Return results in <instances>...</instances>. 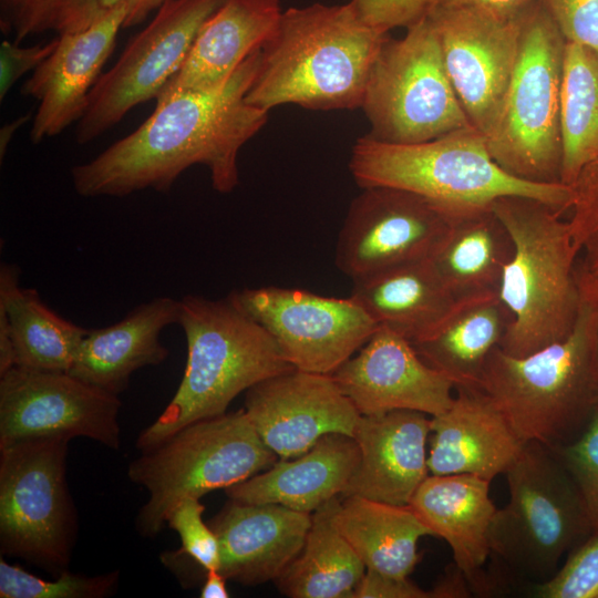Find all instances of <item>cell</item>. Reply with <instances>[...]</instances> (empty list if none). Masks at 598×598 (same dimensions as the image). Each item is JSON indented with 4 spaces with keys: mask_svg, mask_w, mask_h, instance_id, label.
Returning <instances> with one entry per match:
<instances>
[{
    "mask_svg": "<svg viewBox=\"0 0 598 598\" xmlns=\"http://www.w3.org/2000/svg\"><path fill=\"white\" fill-rule=\"evenodd\" d=\"M259 50L220 87L158 96L154 112L132 133L71 171L83 197H123L146 188L167 193L194 165L209 171L213 188L239 184L238 154L267 123L268 113L246 101Z\"/></svg>",
    "mask_w": 598,
    "mask_h": 598,
    "instance_id": "1",
    "label": "cell"
},
{
    "mask_svg": "<svg viewBox=\"0 0 598 598\" xmlns=\"http://www.w3.org/2000/svg\"><path fill=\"white\" fill-rule=\"evenodd\" d=\"M386 37L363 21L352 1L289 8L260 47L246 101L266 112L285 104L312 111L360 109Z\"/></svg>",
    "mask_w": 598,
    "mask_h": 598,
    "instance_id": "2",
    "label": "cell"
},
{
    "mask_svg": "<svg viewBox=\"0 0 598 598\" xmlns=\"http://www.w3.org/2000/svg\"><path fill=\"white\" fill-rule=\"evenodd\" d=\"M177 324L187 342L184 375L165 410L140 433L142 452L190 423L226 413L238 394L259 382L295 370L233 292L221 299L184 296Z\"/></svg>",
    "mask_w": 598,
    "mask_h": 598,
    "instance_id": "3",
    "label": "cell"
},
{
    "mask_svg": "<svg viewBox=\"0 0 598 598\" xmlns=\"http://www.w3.org/2000/svg\"><path fill=\"white\" fill-rule=\"evenodd\" d=\"M491 207L514 246L498 291L511 316L499 348L524 357L564 340L575 326L582 302L577 249L560 208L522 196L501 197Z\"/></svg>",
    "mask_w": 598,
    "mask_h": 598,
    "instance_id": "4",
    "label": "cell"
},
{
    "mask_svg": "<svg viewBox=\"0 0 598 598\" xmlns=\"http://www.w3.org/2000/svg\"><path fill=\"white\" fill-rule=\"evenodd\" d=\"M349 168L362 187L409 190L456 214L491 206L505 196L534 198L564 209L573 192L563 183H534L503 169L491 156L485 136L473 127L415 144H393L359 137Z\"/></svg>",
    "mask_w": 598,
    "mask_h": 598,
    "instance_id": "5",
    "label": "cell"
},
{
    "mask_svg": "<svg viewBox=\"0 0 598 598\" xmlns=\"http://www.w3.org/2000/svg\"><path fill=\"white\" fill-rule=\"evenodd\" d=\"M598 306L582 301L564 340L515 357L496 347L478 383L524 443L571 441L595 406Z\"/></svg>",
    "mask_w": 598,
    "mask_h": 598,
    "instance_id": "6",
    "label": "cell"
},
{
    "mask_svg": "<svg viewBox=\"0 0 598 598\" xmlns=\"http://www.w3.org/2000/svg\"><path fill=\"white\" fill-rule=\"evenodd\" d=\"M277 458L244 409L184 426L128 465V478L148 492L136 517L137 532L157 535L181 501L226 489L268 470Z\"/></svg>",
    "mask_w": 598,
    "mask_h": 598,
    "instance_id": "7",
    "label": "cell"
},
{
    "mask_svg": "<svg viewBox=\"0 0 598 598\" xmlns=\"http://www.w3.org/2000/svg\"><path fill=\"white\" fill-rule=\"evenodd\" d=\"M566 40L536 0L520 13V41L498 118L485 137L493 159L511 175L561 183L560 90Z\"/></svg>",
    "mask_w": 598,
    "mask_h": 598,
    "instance_id": "8",
    "label": "cell"
},
{
    "mask_svg": "<svg viewBox=\"0 0 598 598\" xmlns=\"http://www.w3.org/2000/svg\"><path fill=\"white\" fill-rule=\"evenodd\" d=\"M509 498L489 530L491 555L516 576L540 582L591 527L577 485L556 452L525 443L505 472Z\"/></svg>",
    "mask_w": 598,
    "mask_h": 598,
    "instance_id": "9",
    "label": "cell"
},
{
    "mask_svg": "<svg viewBox=\"0 0 598 598\" xmlns=\"http://www.w3.org/2000/svg\"><path fill=\"white\" fill-rule=\"evenodd\" d=\"M401 39L386 37L371 66L361 107L370 137L415 144L473 127L446 73L427 16ZM474 128V127H473Z\"/></svg>",
    "mask_w": 598,
    "mask_h": 598,
    "instance_id": "10",
    "label": "cell"
},
{
    "mask_svg": "<svg viewBox=\"0 0 598 598\" xmlns=\"http://www.w3.org/2000/svg\"><path fill=\"white\" fill-rule=\"evenodd\" d=\"M69 442L40 437L0 446L1 553L59 574L69 565L76 533L66 483Z\"/></svg>",
    "mask_w": 598,
    "mask_h": 598,
    "instance_id": "11",
    "label": "cell"
},
{
    "mask_svg": "<svg viewBox=\"0 0 598 598\" xmlns=\"http://www.w3.org/2000/svg\"><path fill=\"white\" fill-rule=\"evenodd\" d=\"M225 1H166L92 87L75 141L96 140L135 106L156 100L186 60L204 24Z\"/></svg>",
    "mask_w": 598,
    "mask_h": 598,
    "instance_id": "12",
    "label": "cell"
},
{
    "mask_svg": "<svg viewBox=\"0 0 598 598\" xmlns=\"http://www.w3.org/2000/svg\"><path fill=\"white\" fill-rule=\"evenodd\" d=\"M241 308L274 338L297 370L331 374L379 328L351 298L282 287L233 291Z\"/></svg>",
    "mask_w": 598,
    "mask_h": 598,
    "instance_id": "13",
    "label": "cell"
},
{
    "mask_svg": "<svg viewBox=\"0 0 598 598\" xmlns=\"http://www.w3.org/2000/svg\"><path fill=\"white\" fill-rule=\"evenodd\" d=\"M338 235L334 262L352 281L430 259L454 214L409 190L362 187Z\"/></svg>",
    "mask_w": 598,
    "mask_h": 598,
    "instance_id": "14",
    "label": "cell"
},
{
    "mask_svg": "<svg viewBox=\"0 0 598 598\" xmlns=\"http://www.w3.org/2000/svg\"><path fill=\"white\" fill-rule=\"evenodd\" d=\"M118 395L69 372L13 367L0 375V446L40 437H86L121 447Z\"/></svg>",
    "mask_w": 598,
    "mask_h": 598,
    "instance_id": "15",
    "label": "cell"
},
{
    "mask_svg": "<svg viewBox=\"0 0 598 598\" xmlns=\"http://www.w3.org/2000/svg\"><path fill=\"white\" fill-rule=\"evenodd\" d=\"M520 13L473 7H434L426 13L455 94L471 125L485 137L498 118L515 70Z\"/></svg>",
    "mask_w": 598,
    "mask_h": 598,
    "instance_id": "16",
    "label": "cell"
},
{
    "mask_svg": "<svg viewBox=\"0 0 598 598\" xmlns=\"http://www.w3.org/2000/svg\"><path fill=\"white\" fill-rule=\"evenodd\" d=\"M244 410L279 458L306 453L326 434L353 436L361 415L331 374L297 369L248 389Z\"/></svg>",
    "mask_w": 598,
    "mask_h": 598,
    "instance_id": "17",
    "label": "cell"
},
{
    "mask_svg": "<svg viewBox=\"0 0 598 598\" xmlns=\"http://www.w3.org/2000/svg\"><path fill=\"white\" fill-rule=\"evenodd\" d=\"M331 377L361 415L412 410L435 416L454 399L455 382L382 326Z\"/></svg>",
    "mask_w": 598,
    "mask_h": 598,
    "instance_id": "18",
    "label": "cell"
},
{
    "mask_svg": "<svg viewBox=\"0 0 598 598\" xmlns=\"http://www.w3.org/2000/svg\"><path fill=\"white\" fill-rule=\"evenodd\" d=\"M125 17L120 6L83 30L58 34L54 50L21 86V94L39 102L29 134L33 144L81 120Z\"/></svg>",
    "mask_w": 598,
    "mask_h": 598,
    "instance_id": "19",
    "label": "cell"
},
{
    "mask_svg": "<svg viewBox=\"0 0 598 598\" xmlns=\"http://www.w3.org/2000/svg\"><path fill=\"white\" fill-rule=\"evenodd\" d=\"M430 415L412 410L360 415L353 439L360 460L341 497L409 505L429 476Z\"/></svg>",
    "mask_w": 598,
    "mask_h": 598,
    "instance_id": "20",
    "label": "cell"
},
{
    "mask_svg": "<svg viewBox=\"0 0 598 598\" xmlns=\"http://www.w3.org/2000/svg\"><path fill=\"white\" fill-rule=\"evenodd\" d=\"M312 514L279 504L230 499L208 523L219 542V569L244 586L275 580L301 551Z\"/></svg>",
    "mask_w": 598,
    "mask_h": 598,
    "instance_id": "21",
    "label": "cell"
},
{
    "mask_svg": "<svg viewBox=\"0 0 598 598\" xmlns=\"http://www.w3.org/2000/svg\"><path fill=\"white\" fill-rule=\"evenodd\" d=\"M450 408L431 417V475L468 474L492 482L522 452L506 417L478 386L456 385Z\"/></svg>",
    "mask_w": 598,
    "mask_h": 598,
    "instance_id": "22",
    "label": "cell"
},
{
    "mask_svg": "<svg viewBox=\"0 0 598 598\" xmlns=\"http://www.w3.org/2000/svg\"><path fill=\"white\" fill-rule=\"evenodd\" d=\"M178 320V300L157 297L132 309L118 322L87 329L69 373L120 395L138 369L158 365L168 357L161 332Z\"/></svg>",
    "mask_w": 598,
    "mask_h": 598,
    "instance_id": "23",
    "label": "cell"
},
{
    "mask_svg": "<svg viewBox=\"0 0 598 598\" xmlns=\"http://www.w3.org/2000/svg\"><path fill=\"white\" fill-rule=\"evenodd\" d=\"M360 460L352 436L323 435L306 453L280 458L268 470L225 489L229 499L248 504H279L312 514L342 495Z\"/></svg>",
    "mask_w": 598,
    "mask_h": 598,
    "instance_id": "24",
    "label": "cell"
},
{
    "mask_svg": "<svg viewBox=\"0 0 598 598\" xmlns=\"http://www.w3.org/2000/svg\"><path fill=\"white\" fill-rule=\"evenodd\" d=\"M281 13L279 0H226L204 24L186 60L158 96L223 86L262 45Z\"/></svg>",
    "mask_w": 598,
    "mask_h": 598,
    "instance_id": "25",
    "label": "cell"
},
{
    "mask_svg": "<svg viewBox=\"0 0 598 598\" xmlns=\"http://www.w3.org/2000/svg\"><path fill=\"white\" fill-rule=\"evenodd\" d=\"M352 283L350 298L378 326L389 328L412 344L430 338L470 302L452 292L431 259L403 264Z\"/></svg>",
    "mask_w": 598,
    "mask_h": 598,
    "instance_id": "26",
    "label": "cell"
},
{
    "mask_svg": "<svg viewBox=\"0 0 598 598\" xmlns=\"http://www.w3.org/2000/svg\"><path fill=\"white\" fill-rule=\"evenodd\" d=\"M491 482L468 474L429 475L409 505L450 546L455 566L468 581L491 556L489 530L496 507Z\"/></svg>",
    "mask_w": 598,
    "mask_h": 598,
    "instance_id": "27",
    "label": "cell"
},
{
    "mask_svg": "<svg viewBox=\"0 0 598 598\" xmlns=\"http://www.w3.org/2000/svg\"><path fill=\"white\" fill-rule=\"evenodd\" d=\"M512 238L491 206L454 214L450 229L430 258L461 300L498 297L502 275L513 256Z\"/></svg>",
    "mask_w": 598,
    "mask_h": 598,
    "instance_id": "28",
    "label": "cell"
},
{
    "mask_svg": "<svg viewBox=\"0 0 598 598\" xmlns=\"http://www.w3.org/2000/svg\"><path fill=\"white\" fill-rule=\"evenodd\" d=\"M16 264L0 266V311L6 315L14 367L69 372L87 329L51 310L33 288L19 285Z\"/></svg>",
    "mask_w": 598,
    "mask_h": 598,
    "instance_id": "29",
    "label": "cell"
},
{
    "mask_svg": "<svg viewBox=\"0 0 598 598\" xmlns=\"http://www.w3.org/2000/svg\"><path fill=\"white\" fill-rule=\"evenodd\" d=\"M333 519L367 569L396 577H409L420 538L433 535L410 505L363 497H341Z\"/></svg>",
    "mask_w": 598,
    "mask_h": 598,
    "instance_id": "30",
    "label": "cell"
},
{
    "mask_svg": "<svg viewBox=\"0 0 598 598\" xmlns=\"http://www.w3.org/2000/svg\"><path fill=\"white\" fill-rule=\"evenodd\" d=\"M337 496L312 513L305 545L274 580L290 598H351L367 567L334 525Z\"/></svg>",
    "mask_w": 598,
    "mask_h": 598,
    "instance_id": "31",
    "label": "cell"
},
{
    "mask_svg": "<svg viewBox=\"0 0 598 598\" xmlns=\"http://www.w3.org/2000/svg\"><path fill=\"white\" fill-rule=\"evenodd\" d=\"M511 316L498 297L466 302L430 338L414 343L419 355L456 385L477 386L491 352L499 347Z\"/></svg>",
    "mask_w": 598,
    "mask_h": 598,
    "instance_id": "32",
    "label": "cell"
},
{
    "mask_svg": "<svg viewBox=\"0 0 598 598\" xmlns=\"http://www.w3.org/2000/svg\"><path fill=\"white\" fill-rule=\"evenodd\" d=\"M561 183L598 159V54L566 42L560 90Z\"/></svg>",
    "mask_w": 598,
    "mask_h": 598,
    "instance_id": "33",
    "label": "cell"
},
{
    "mask_svg": "<svg viewBox=\"0 0 598 598\" xmlns=\"http://www.w3.org/2000/svg\"><path fill=\"white\" fill-rule=\"evenodd\" d=\"M1 30L13 41L55 31L75 32L91 25L92 0H0Z\"/></svg>",
    "mask_w": 598,
    "mask_h": 598,
    "instance_id": "34",
    "label": "cell"
},
{
    "mask_svg": "<svg viewBox=\"0 0 598 598\" xmlns=\"http://www.w3.org/2000/svg\"><path fill=\"white\" fill-rule=\"evenodd\" d=\"M118 571L97 576L73 574L66 569L59 578L45 580L17 565L0 559L1 598H102L115 589Z\"/></svg>",
    "mask_w": 598,
    "mask_h": 598,
    "instance_id": "35",
    "label": "cell"
},
{
    "mask_svg": "<svg viewBox=\"0 0 598 598\" xmlns=\"http://www.w3.org/2000/svg\"><path fill=\"white\" fill-rule=\"evenodd\" d=\"M539 598H598V534L591 533L568 555L561 568L533 589Z\"/></svg>",
    "mask_w": 598,
    "mask_h": 598,
    "instance_id": "36",
    "label": "cell"
},
{
    "mask_svg": "<svg viewBox=\"0 0 598 598\" xmlns=\"http://www.w3.org/2000/svg\"><path fill=\"white\" fill-rule=\"evenodd\" d=\"M553 450L574 478L591 530L598 534V408L578 437Z\"/></svg>",
    "mask_w": 598,
    "mask_h": 598,
    "instance_id": "37",
    "label": "cell"
},
{
    "mask_svg": "<svg viewBox=\"0 0 598 598\" xmlns=\"http://www.w3.org/2000/svg\"><path fill=\"white\" fill-rule=\"evenodd\" d=\"M204 505L199 498H185L169 513L166 524L181 539L179 554L189 558L205 573L219 569V542L203 520Z\"/></svg>",
    "mask_w": 598,
    "mask_h": 598,
    "instance_id": "38",
    "label": "cell"
},
{
    "mask_svg": "<svg viewBox=\"0 0 598 598\" xmlns=\"http://www.w3.org/2000/svg\"><path fill=\"white\" fill-rule=\"evenodd\" d=\"M549 13L566 42L586 47L598 54V0H538Z\"/></svg>",
    "mask_w": 598,
    "mask_h": 598,
    "instance_id": "39",
    "label": "cell"
},
{
    "mask_svg": "<svg viewBox=\"0 0 598 598\" xmlns=\"http://www.w3.org/2000/svg\"><path fill=\"white\" fill-rule=\"evenodd\" d=\"M360 17L372 28L389 33L409 28L426 16L431 0H351Z\"/></svg>",
    "mask_w": 598,
    "mask_h": 598,
    "instance_id": "40",
    "label": "cell"
},
{
    "mask_svg": "<svg viewBox=\"0 0 598 598\" xmlns=\"http://www.w3.org/2000/svg\"><path fill=\"white\" fill-rule=\"evenodd\" d=\"M58 39L47 43L20 47L16 41L4 40L0 45V101L7 96L18 80L34 71L54 50Z\"/></svg>",
    "mask_w": 598,
    "mask_h": 598,
    "instance_id": "41",
    "label": "cell"
},
{
    "mask_svg": "<svg viewBox=\"0 0 598 598\" xmlns=\"http://www.w3.org/2000/svg\"><path fill=\"white\" fill-rule=\"evenodd\" d=\"M351 598H431V592L420 588L409 577L367 569Z\"/></svg>",
    "mask_w": 598,
    "mask_h": 598,
    "instance_id": "42",
    "label": "cell"
},
{
    "mask_svg": "<svg viewBox=\"0 0 598 598\" xmlns=\"http://www.w3.org/2000/svg\"><path fill=\"white\" fill-rule=\"evenodd\" d=\"M168 0H92L91 24L103 18L116 7L124 6L126 17L123 24L130 28L142 23L151 12L158 10Z\"/></svg>",
    "mask_w": 598,
    "mask_h": 598,
    "instance_id": "43",
    "label": "cell"
},
{
    "mask_svg": "<svg viewBox=\"0 0 598 598\" xmlns=\"http://www.w3.org/2000/svg\"><path fill=\"white\" fill-rule=\"evenodd\" d=\"M536 0H431L430 8L473 7L502 14H518Z\"/></svg>",
    "mask_w": 598,
    "mask_h": 598,
    "instance_id": "44",
    "label": "cell"
},
{
    "mask_svg": "<svg viewBox=\"0 0 598 598\" xmlns=\"http://www.w3.org/2000/svg\"><path fill=\"white\" fill-rule=\"evenodd\" d=\"M467 578L455 566L441 578L431 592V598H463L468 597L470 591L466 586Z\"/></svg>",
    "mask_w": 598,
    "mask_h": 598,
    "instance_id": "45",
    "label": "cell"
},
{
    "mask_svg": "<svg viewBox=\"0 0 598 598\" xmlns=\"http://www.w3.org/2000/svg\"><path fill=\"white\" fill-rule=\"evenodd\" d=\"M226 578L218 570L205 573V580L200 589L202 598H228Z\"/></svg>",
    "mask_w": 598,
    "mask_h": 598,
    "instance_id": "46",
    "label": "cell"
},
{
    "mask_svg": "<svg viewBox=\"0 0 598 598\" xmlns=\"http://www.w3.org/2000/svg\"><path fill=\"white\" fill-rule=\"evenodd\" d=\"M30 114L22 115L9 123H7L0 130V158L2 161L3 156L7 153V150L9 147V144L18 131V128L23 125L25 122L29 121Z\"/></svg>",
    "mask_w": 598,
    "mask_h": 598,
    "instance_id": "47",
    "label": "cell"
},
{
    "mask_svg": "<svg viewBox=\"0 0 598 598\" xmlns=\"http://www.w3.org/2000/svg\"><path fill=\"white\" fill-rule=\"evenodd\" d=\"M596 367H597V374H598V326H597V333H596Z\"/></svg>",
    "mask_w": 598,
    "mask_h": 598,
    "instance_id": "48",
    "label": "cell"
},
{
    "mask_svg": "<svg viewBox=\"0 0 598 598\" xmlns=\"http://www.w3.org/2000/svg\"><path fill=\"white\" fill-rule=\"evenodd\" d=\"M595 406H596V409L598 408V386H597L596 394H595Z\"/></svg>",
    "mask_w": 598,
    "mask_h": 598,
    "instance_id": "49",
    "label": "cell"
}]
</instances>
